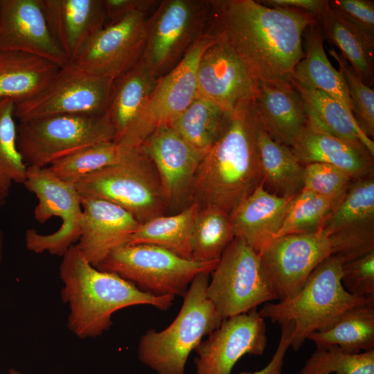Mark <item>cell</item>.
<instances>
[{
    "label": "cell",
    "instance_id": "1",
    "mask_svg": "<svg viewBox=\"0 0 374 374\" xmlns=\"http://www.w3.org/2000/svg\"><path fill=\"white\" fill-rule=\"evenodd\" d=\"M207 32L228 44L259 83L294 82L306 29L317 18L253 0H211Z\"/></svg>",
    "mask_w": 374,
    "mask_h": 374
},
{
    "label": "cell",
    "instance_id": "2",
    "mask_svg": "<svg viewBox=\"0 0 374 374\" xmlns=\"http://www.w3.org/2000/svg\"><path fill=\"white\" fill-rule=\"evenodd\" d=\"M254 102L226 112L219 134L197 168L190 204L228 215L262 184Z\"/></svg>",
    "mask_w": 374,
    "mask_h": 374
},
{
    "label": "cell",
    "instance_id": "3",
    "mask_svg": "<svg viewBox=\"0 0 374 374\" xmlns=\"http://www.w3.org/2000/svg\"><path fill=\"white\" fill-rule=\"evenodd\" d=\"M60 276L62 299L70 308L67 326L80 339L100 336L112 325V314L123 308L147 305L165 311L175 299L143 292L116 274L98 269L76 244L62 256Z\"/></svg>",
    "mask_w": 374,
    "mask_h": 374
},
{
    "label": "cell",
    "instance_id": "4",
    "mask_svg": "<svg viewBox=\"0 0 374 374\" xmlns=\"http://www.w3.org/2000/svg\"><path fill=\"white\" fill-rule=\"evenodd\" d=\"M344 259L332 254L312 271L294 296L265 303L260 315L280 325L292 323L290 347L298 350L313 332L332 326L348 309L374 299L353 295L341 283Z\"/></svg>",
    "mask_w": 374,
    "mask_h": 374
},
{
    "label": "cell",
    "instance_id": "5",
    "mask_svg": "<svg viewBox=\"0 0 374 374\" xmlns=\"http://www.w3.org/2000/svg\"><path fill=\"white\" fill-rule=\"evenodd\" d=\"M209 274L195 277L177 316L167 328L150 329L141 337L138 358L157 374H185L190 353L224 320L207 296Z\"/></svg>",
    "mask_w": 374,
    "mask_h": 374
},
{
    "label": "cell",
    "instance_id": "6",
    "mask_svg": "<svg viewBox=\"0 0 374 374\" xmlns=\"http://www.w3.org/2000/svg\"><path fill=\"white\" fill-rule=\"evenodd\" d=\"M74 186L80 197L116 204L139 223L168 212L158 172L142 145L125 151L118 162L87 175Z\"/></svg>",
    "mask_w": 374,
    "mask_h": 374
},
{
    "label": "cell",
    "instance_id": "7",
    "mask_svg": "<svg viewBox=\"0 0 374 374\" xmlns=\"http://www.w3.org/2000/svg\"><path fill=\"white\" fill-rule=\"evenodd\" d=\"M105 114H56L19 121L17 145L27 166L46 168L89 145L114 141Z\"/></svg>",
    "mask_w": 374,
    "mask_h": 374
},
{
    "label": "cell",
    "instance_id": "8",
    "mask_svg": "<svg viewBox=\"0 0 374 374\" xmlns=\"http://www.w3.org/2000/svg\"><path fill=\"white\" fill-rule=\"evenodd\" d=\"M217 262L186 259L159 246L137 244L116 249L96 268L117 274L143 292L184 297L195 277L211 274Z\"/></svg>",
    "mask_w": 374,
    "mask_h": 374
},
{
    "label": "cell",
    "instance_id": "9",
    "mask_svg": "<svg viewBox=\"0 0 374 374\" xmlns=\"http://www.w3.org/2000/svg\"><path fill=\"white\" fill-rule=\"evenodd\" d=\"M211 0H163L149 17L141 60L158 77L172 70L208 30Z\"/></svg>",
    "mask_w": 374,
    "mask_h": 374
},
{
    "label": "cell",
    "instance_id": "10",
    "mask_svg": "<svg viewBox=\"0 0 374 374\" xmlns=\"http://www.w3.org/2000/svg\"><path fill=\"white\" fill-rule=\"evenodd\" d=\"M207 287V296L223 319L277 299L259 254L234 238L223 252Z\"/></svg>",
    "mask_w": 374,
    "mask_h": 374
},
{
    "label": "cell",
    "instance_id": "11",
    "mask_svg": "<svg viewBox=\"0 0 374 374\" xmlns=\"http://www.w3.org/2000/svg\"><path fill=\"white\" fill-rule=\"evenodd\" d=\"M38 199L34 209L37 221L44 223L52 217L62 220L59 229L42 234L35 229L26 231V248L34 253L48 252L62 256L80 236L82 208L75 186L57 177L47 168L27 166L23 184Z\"/></svg>",
    "mask_w": 374,
    "mask_h": 374
},
{
    "label": "cell",
    "instance_id": "12",
    "mask_svg": "<svg viewBox=\"0 0 374 374\" xmlns=\"http://www.w3.org/2000/svg\"><path fill=\"white\" fill-rule=\"evenodd\" d=\"M113 82L69 62L38 93L14 101V117L22 121L56 114H105Z\"/></svg>",
    "mask_w": 374,
    "mask_h": 374
},
{
    "label": "cell",
    "instance_id": "13",
    "mask_svg": "<svg viewBox=\"0 0 374 374\" xmlns=\"http://www.w3.org/2000/svg\"><path fill=\"white\" fill-rule=\"evenodd\" d=\"M213 41L214 37L206 32L172 70L158 79L122 150L127 151L141 145L157 128L169 125L197 96L199 62Z\"/></svg>",
    "mask_w": 374,
    "mask_h": 374
},
{
    "label": "cell",
    "instance_id": "14",
    "mask_svg": "<svg viewBox=\"0 0 374 374\" xmlns=\"http://www.w3.org/2000/svg\"><path fill=\"white\" fill-rule=\"evenodd\" d=\"M332 253L331 242L321 229L276 237L258 254L266 278L280 301L296 294L317 266Z\"/></svg>",
    "mask_w": 374,
    "mask_h": 374
},
{
    "label": "cell",
    "instance_id": "15",
    "mask_svg": "<svg viewBox=\"0 0 374 374\" xmlns=\"http://www.w3.org/2000/svg\"><path fill=\"white\" fill-rule=\"evenodd\" d=\"M150 15L134 12L105 26L87 41L71 62L96 75L112 80L119 78L141 60Z\"/></svg>",
    "mask_w": 374,
    "mask_h": 374
},
{
    "label": "cell",
    "instance_id": "16",
    "mask_svg": "<svg viewBox=\"0 0 374 374\" xmlns=\"http://www.w3.org/2000/svg\"><path fill=\"white\" fill-rule=\"evenodd\" d=\"M322 231L344 262L374 250V171L352 180Z\"/></svg>",
    "mask_w": 374,
    "mask_h": 374
},
{
    "label": "cell",
    "instance_id": "17",
    "mask_svg": "<svg viewBox=\"0 0 374 374\" xmlns=\"http://www.w3.org/2000/svg\"><path fill=\"white\" fill-rule=\"evenodd\" d=\"M195 349L197 374H230L245 355H261L267 345L265 319L257 308L225 319Z\"/></svg>",
    "mask_w": 374,
    "mask_h": 374
},
{
    "label": "cell",
    "instance_id": "18",
    "mask_svg": "<svg viewBox=\"0 0 374 374\" xmlns=\"http://www.w3.org/2000/svg\"><path fill=\"white\" fill-rule=\"evenodd\" d=\"M258 87L259 82L240 57L214 37L199 62L197 96L231 112L254 102Z\"/></svg>",
    "mask_w": 374,
    "mask_h": 374
},
{
    "label": "cell",
    "instance_id": "19",
    "mask_svg": "<svg viewBox=\"0 0 374 374\" xmlns=\"http://www.w3.org/2000/svg\"><path fill=\"white\" fill-rule=\"evenodd\" d=\"M141 145L158 172L168 211L180 212L190 204L195 177L206 152L190 145L170 125L157 128Z\"/></svg>",
    "mask_w": 374,
    "mask_h": 374
},
{
    "label": "cell",
    "instance_id": "20",
    "mask_svg": "<svg viewBox=\"0 0 374 374\" xmlns=\"http://www.w3.org/2000/svg\"><path fill=\"white\" fill-rule=\"evenodd\" d=\"M0 51L27 53L60 67L69 62L51 35L42 0H0Z\"/></svg>",
    "mask_w": 374,
    "mask_h": 374
},
{
    "label": "cell",
    "instance_id": "21",
    "mask_svg": "<svg viewBox=\"0 0 374 374\" xmlns=\"http://www.w3.org/2000/svg\"><path fill=\"white\" fill-rule=\"evenodd\" d=\"M80 236L76 244L96 267L116 249L128 243L140 224L130 213L106 200L82 197Z\"/></svg>",
    "mask_w": 374,
    "mask_h": 374
},
{
    "label": "cell",
    "instance_id": "22",
    "mask_svg": "<svg viewBox=\"0 0 374 374\" xmlns=\"http://www.w3.org/2000/svg\"><path fill=\"white\" fill-rule=\"evenodd\" d=\"M51 35L69 62L107 25L104 0H42Z\"/></svg>",
    "mask_w": 374,
    "mask_h": 374
},
{
    "label": "cell",
    "instance_id": "23",
    "mask_svg": "<svg viewBox=\"0 0 374 374\" xmlns=\"http://www.w3.org/2000/svg\"><path fill=\"white\" fill-rule=\"evenodd\" d=\"M294 197L275 195L261 184L229 215L235 238L259 253L276 237Z\"/></svg>",
    "mask_w": 374,
    "mask_h": 374
},
{
    "label": "cell",
    "instance_id": "24",
    "mask_svg": "<svg viewBox=\"0 0 374 374\" xmlns=\"http://www.w3.org/2000/svg\"><path fill=\"white\" fill-rule=\"evenodd\" d=\"M262 127L292 147L308 123L303 100L294 82H261L254 100Z\"/></svg>",
    "mask_w": 374,
    "mask_h": 374
},
{
    "label": "cell",
    "instance_id": "25",
    "mask_svg": "<svg viewBox=\"0 0 374 374\" xmlns=\"http://www.w3.org/2000/svg\"><path fill=\"white\" fill-rule=\"evenodd\" d=\"M159 78L140 61L114 80L105 114L116 132L114 141L120 148L134 130Z\"/></svg>",
    "mask_w": 374,
    "mask_h": 374
},
{
    "label": "cell",
    "instance_id": "26",
    "mask_svg": "<svg viewBox=\"0 0 374 374\" xmlns=\"http://www.w3.org/2000/svg\"><path fill=\"white\" fill-rule=\"evenodd\" d=\"M298 161L303 166L323 163L342 170L353 179L374 171L373 157L338 138L306 125L291 147Z\"/></svg>",
    "mask_w": 374,
    "mask_h": 374
},
{
    "label": "cell",
    "instance_id": "27",
    "mask_svg": "<svg viewBox=\"0 0 374 374\" xmlns=\"http://www.w3.org/2000/svg\"><path fill=\"white\" fill-rule=\"evenodd\" d=\"M323 40L317 20L306 29L303 35L304 55L294 69V82L304 88L326 93L352 113L345 82L339 71L336 70L328 60Z\"/></svg>",
    "mask_w": 374,
    "mask_h": 374
},
{
    "label": "cell",
    "instance_id": "28",
    "mask_svg": "<svg viewBox=\"0 0 374 374\" xmlns=\"http://www.w3.org/2000/svg\"><path fill=\"white\" fill-rule=\"evenodd\" d=\"M294 83L303 100L308 125L374 156L373 141L363 133L353 114L342 104L320 90Z\"/></svg>",
    "mask_w": 374,
    "mask_h": 374
},
{
    "label": "cell",
    "instance_id": "29",
    "mask_svg": "<svg viewBox=\"0 0 374 374\" xmlns=\"http://www.w3.org/2000/svg\"><path fill=\"white\" fill-rule=\"evenodd\" d=\"M317 20L323 39L340 50L366 85H373L374 34L340 17L331 9L328 1H325Z\"/></svg>",
    "mask_w": 374,
    "mask_h": 374
},
{
    "label": "cell",
    "instance_id": "30",
    "mask_svg": "<svg viewBox=\"0 0 374 374\" xmlns=\"http://www.w3.org/2000/svg\"><path fill=\"white\" fill-rule=\"evenodd\" d=\"M60 66L37 55L0 51V99L25 100L41 91Z\"/></svg>",
    "mask_w": 374,
    "mask_h": 374
},
{
    "label": "cell",
    "instance_id": "31",
    "mask_svg": "<svg viewBox=\"0 0 374 374\" xmlns=\"http://www.w3.org/2000/svg\"><path fill=\"white\" fill-rule=\"evenodd\" d=\"M256 141L264 188L280 197H295L303 188L304 166L290 147L273 139L260 123Z\"/></svg>",
    "mask_w": 374,
    "mask_h": 374
},
{
    "label": "cell",
    "instance_id": "32",
    "mask_svg": "<svg viewBox=\"0 0 374 374\" xmlns=\"http://www.w3.org/2000/svg\"><path fill=\"white\" fill-rule=\"evenodd\" d=\"M199 208L198 204L191 203L179 213L140 223L127 244H153L192 259V235Z\"/></svg>",
    "mask_w": 374,
    "mask_h": 374
},
{
    "label": "cell",
    "instance_id": "33",
    "mask_svg": "<svg viewBox=\"0 0 374 374\" xmlns=\"http://www.w3.org/2000/svg\"><path fill=\"white\" fill-rule=\"evenodd\" d=\"M308 339L319 350L334 346L350 354L374 350V301L347 310L332 326L312 333Z\"/></svg>",
    "mask_w": 374,
    "mask_h": 374
},
{
    "label": "cell",
    "instance_id": "34",
    "mask_svg": "<svg viewBox=\"0 0 374 374\" xmlns=\"http://www.w3.org/2000/svg\"><path fill=\"white\" fill-rule=\"evenodd\" d=\"M225 112L213 102L197 96L169 125L190 145L206 152L219 134Z\"/></svg>",
    "mask_w": 374,
    "mask_h": 374
},
{
    "label": "cell",
    "instance_id": "35",
    "mask_svg": "<svg viewBox=\"0 0 374 374\" xmlns=\"http://www.w3.org/2000/svg\"><path fill=\"white\" fill-rule=\"evenodd\" d=\"M234 238L227 213L214 206L200 208L192 235V260L219 261Z\"/></svg>",
    "mask_w": 374,
    "mask_h": 374
},
{
    "label": "cell",
    "instance_id": "36",
    "mask_svg": "<svg viewBox=\"0 0 374 374\" xmlns=\"http://www.w3.org/2000/svg\"><path fill=\"white\" fill-rule=\"evenodd\" d=\"M125 152L114 141L102 142L78 150L47 168L61 180L74 185L87 175L116 163Z\"/></svg>",
    "mask_w": 374,
    "mask_h": 374
},
{
    "label": "cell",
    "instance_id": "37",
    "mask_svg": "<svg viewBox=\"0 0 374 374\" xmlns=\"http://www.w3.org/2000/svg\"><path fill=\"white\" fill-rule=\"evenodd\" d=\"M337 203L302 189L294 198L275 238L288 234L314 233L321 230Z\"/></svg>",
    "mask_w": 374,
    "mask_h": 374
},
{
    "label": "cell",
    "instance_id": "38",
    "mask_svg": "<svg viewBox=\"0 0 374 374\" xmlns=\"http://www.w3.org/2000/svg\"><path fill=\"white\" fill-rule=\"evenodd\" d=\"M14 100L0 99V179L11 187L12 182L24 184L27 166L17 145L14 121Z\"/></svg>",
    "mask_w": 374,
    "mask_h": 374
},
{
    "label": "cell",
    "instance_id": "39",
    "mask_svg": "<svg viewBox=\"0 0 374 374\" xmlns=\"http://www.w3.org/2000/svg\"><path fill=\"white\" fill-rule=\"evenodd\" d=\"M374 374V350L350 354L337 346L317 349L300 374Z\"/></svg>",
    "mask_w": 374,
    "mask_h": 374
},
{
    "label": "cell",
    "instance_id": "40",
    "mask_svg": "<svg viewBox=\"0 0 374 374\" xmlns=\"http://www.w3.org/2000/svg\"><path fill=\"white\" fill-rule=\"evenodd\" d=\"M329 54L337 62L345 82L353 116L363 133L368 138L374 136V90L366 85L346 58L334 48Z\"/></svg>",
    "mask_w": 374,
    "mask_h": 374
},
{
    "label": "cell",
    "instance_id": "41",
    "mask_svg": "<svg viewBox=\"0 0 374 374\" xmlns=\"http://www.w3.org/2000/svg\"><path fill=\"white\" fill-rule=\"evenodd\" d=\"M353 179L339 168L323 163L304 166L303 189L339 202Z\"/></svg>",
    "mask_w": 374,
    "mask_h": 374
},
{
    "label": "cell",
    "instance_id": "42",
    "mask_svg": "<svg viewBox=\"0 0 374 374\" xmlns=\"http://www.w3.org/2000/svg\"><path fill=\"white\" fill-rule=\"evenodd\" d=\"M341 283L351 294L374 299V250L343 264Z\"/></svg>",
    "mask_w": 374,
    "mask_h": 374
},
{
    "label": "cell",
    "instance_id": "43",
    "mask_svg": "<svg viewBox=\"0 0 374 374\" xmlns=\"http://www.w3.org/2000/svg\"><path fill=\"white\" fill-rule=\"evenodd\" d=\"M331 9L350 24L374 34V1L371 0L328 1Z\"/></svg>",
    "mask_w": 374,
    "mask_h": 374
},
{
    "label": "cell",
    "instance_id": "44",
    "mask_svg": "<svg viewBox=\"0 0 374 374\" xmlns=\"http://www.w3.org/2000/svg\"><path fill=\"white\" fill-rule=\"evenodd\" d=\"M160 1L156 0H104L107 25L115 23L134 12L151 14Z\"/></svg>",
    "mask_w": 374,
    "mask_h": 374
},
{
    "label": "cell",
    "instance_id": "45",
    "mask_svg": "<svg viewBox=\"0 0 374 374\" xmlns=\"http://www.w3.org/2000/svg\"><path fill=\"white\" fill-rule=\"evenodd\" d=\"M280 339L269 362L262 369L253 373H242L240 374H281L286 353L291 345L293 332V324L287 323L281 324Z\"/></svg>",
    "mask_w": 374,
    "mask_h": 374
},
{
    "label": "cell",
    "instance_id": "46",
    "mask_svg": "<svg viewBox=\"0 0 374 374\" xmlns=\"http://www.w3.org/2000/svg\"><path fill=\"white\" fill-rule=\"evenodd\" d=\"M263 5L292 9L310 14L317 18L320 15L326 1L321 0H264L258 1Z\"/></svg>",
    "mask_w": 374,
    "mask_h": 374
},
{
    "label": "cell",
    "instance_id": "47",
    "mask_svg": "<svg viewBox=\"0 0 374 374\" xmlns=\"http://www.w3.org/2000/svg\"><path fill=\"white\" fill-rule=\"evenodd\" d=\"M10 188V186L0 179V205L4 202L5 199L8 197Z\"/></svg>",
    "mask_w": 374,
    "mask_h": 374
},
{
    "label": "cell",
    "instance_id": "48",
    "mask_svg": "<svg viewBox=\"0 0 374 374\" xmlns=\"http://www.w3.org/2000/svg\"><path fill=\"white\" fill-rule=\"evenodd\" d=\"M3 232L0 229V262L2 258V254H3Z\"/></svg>",
    "mask_w": 374,
    "mask_h": 374
},
{
    "label": "cell",
    "instance_id": "49",
    "mask_svg": "<svg viewBox=\"0 0 374 374\" xmlns=\"http://www.w3.org/2000/svg\"><path fill=\"white\" fill-rule=\"evenodd\" d=\"M8 374H20V372L16 369L12 368L9 371Z\"/></svg>",
    "mask_w": 374,
    "mask_h": 374
}]
</instances>
